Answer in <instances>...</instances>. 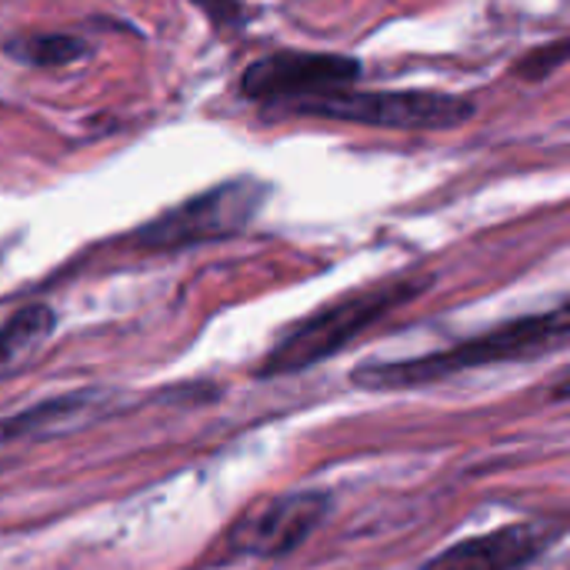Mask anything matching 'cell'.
Segmentation results:
<instances>
[{
    "instance_id": "obj_1",
    "label": "cell",
    "mask_w": 570,
    "mask_h": 570,
    "mask_svg": "<svg viewBox=\"0 0 570 570\" xmlns=\"http://www.w3.org/2000/svg\"><path fill=\"white\" fill-rule=\"evenodd\" d=\"M570 334V311L561 304L548 314H531L508 321L481 337H471L464 344H454L438 354L411 357V361H371L354 367V384L364 391H407V387H428L448 377H458L464 371L514 364V361H538L558 347H564Z\"/></svg>"
},
{
    "instance_id": "obj_2",
    "label": "cell",
    "mask_w": 570,
    "mask_h": 570,
    "mask_svg": "<svg viewBox=\"0 0 570 570\" xmlns=\"http://www.w3.org/2000/svg\"><path fill=\"white\" fill-rule=\"evenodd\" d=\"M431 281H387V284H374L364 291H354L334 304H324L321 311H314L311 317H304L301 324H294L261 361L257 377H287V374H301L311 371L317 364H324L327 357H334L337 351H344L351 341H357L371 324H377L384 314H391L394 307L414 301L417 294L428 291Z\"/></svg>"
},
{
    "instance_id": "obj_3",
    "label": "cell",
    "mask_w": 570,
    "mask_h": 570,
    "mask_svg": "<svg viewBox=\"0 0 570 570\" xmlns=\"http://www.w3.org/2000/svg\"><path fill=\"white\" fill-rule=\"evenodd\" d=\"M267 197L271 187L257 177H237L217 184L144 224L134 234V244L144 250H184L197 244L230 240L250 227V220L261 214Z\"/></svg>"
},
{
    "instance_id": "obj_4",
    "label": "cell",
    "mask_w": 570,
    "mask_h": 570,
    "mask_svg": "<svg viewBox=\"0 0 570 570\" xmlns=\"http://www.w3.org/2000/svg\"><path fill=\"white\" fill-rule=\"evenodd\" d=\"M307 117L347 120L384 130H454L474 120L478 107L468 97L441 90H334L287 107Z\"/></svg>"
},
{
    "instance_id": "obj_5",
    "label": "cell",
    "mask_w": 570,
    "mask_h": 570,
    "mask_svg": "<svg viewBox=\"0 0 570 570\" xmlns=\"http://www.w3.org/2000/svg\"><path fill=\"white\" fill-rule=\"evenodd\" d=\"M357 57L341 53H304V50H277L271 57L254 60L244 77L240 90L261 104H301L321 94L347 90L361 77Z\"/></svg>"
},
{
    "instance_id": "obj_6",
    "label": "cell",
    "mask_w": 570,
    "mask_h": 570,
    "mask_svg": "<svg viewBox=\"0 0 570 570\" xmlns=\"http://www.w3.org/2000/svg\"><path fill=\"white\" fill-rule=\"evenodd\" d=\"M331 498L324 491L281 494L254 511H247L224 538L230 554L250 558H287L297 551L327 518Z\"/></svg>"
},
{
    "instance_id": "obj_7",
    "label": "cell",
    "mask_w": 570,
    "mask_h": 570,
    "mask_svg": "<svg viewBox=\"0 0 570 570\" xmlns=\"http://www.w3.org/2000/svg\"><path fill=\"white\" fill-rule=\"evenodd\" d=\"M564 524L558 521H524L508 524L468 541L451 544L438 558H431L424 570H524L561 541Z\"/></svg>"
},
{
    "instance_id": "obj_8",
    "label": "cell",
    "mask_w": 570,
    "mask_h": 570,
    "mask_svg": "<svg viewBox=\"0 0 570 570\" xmlns=\"http://www.w3.org/2000/svg\"><path fill=\"white\" fill-rule=\"evenodd\" d=\"M97 401H100V394L80 391V394H67V397H53L47 404H37L23 414L3 417L0 421V448L10 441H20V438H40V434L67 431V428L80 424L94 411Z\"/></svg>"
},
{
    "instance_id": "obj_9",
    "label": "cell",
    "mask_w": 570,
    "mask_h": 570,
    "mask_svg": "<svg viewBox=\"0 0 570 570\" xmlns=\"http://www.w3.org/2000/svg\"><path fill=\"white\" fill-rule=\"evenodd\" d=\"M57 327V314L47 304H27L20 307L3 327H0V367H10L27 351L40 347Z\"/></svg>"
},
{
    "instance_id": "obj_10",
    "label": "cell",
    "mask_w": 570,
    "mask_h": 570,
    "mask_svg": "<svg viewBox=\"0 0 570 570\" xmlns=\"http://www.w3.org/2000/svg\"><path fill=\"white\" fill-rule=\"evenodd\" d=\"M87 40L73 33H27L7 43V53L30 67H67L87 57Z\"/></svg>"
},
{
    "instance_id": "obj_11",
    "label": "cell",
    "mask_w": 570,
    "mask_h": 570,
    "mask_svg": "<svg viewBox=\"0 0 570 570\" xmlns=\"http://www.w3.org/2000/svg\"><path fill=\"white\" fill-rule=\"evenodd\" d=\"M564 60H568V40H558V43H551V47L534 50L528 60H521V63H518V73H521L524 80H541V77L554 73Z\"/></svg>"
},
{
    "instance_id": "obj_12",
    "label": "cell",
    "mask_w": 570,
    "mask_h": 570,
    "mask_svg": "<svg viewBox=\"0 0 570 570\" xmlns=\"http://www.w3.org/2000/svg\"><path fill=\"white\" fill-rule=\"evenodd\" d=\"M194 3H200L217 27H230V23L244 20V10H240L237 0H194Z\"/></svg>"
}]
</instances>
